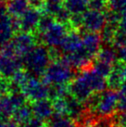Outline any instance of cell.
<instances>
[{
	"label": "cell",
	"mask_w": 126,
	"mask_h": 127,
	"mask_svg": "<svg viewBox=\"0 0 126 127\" xmlns=\"http://www.w3.org/2000/svg\"><path fill=\"white\" fill-rule=\"evenodd\" d=\"M19 124L13 119L0 118V127H18Z\"/></svg>",
	"instance_id": "obj_28"
},
{
	"label": "cell",
	"mask_w": 126,
	"mask_h": 127,
	"mask_svg": "<svg viewBox=\"0 0 126 127\" xmlns=\"http://www.w3.org/2000/svg\"><path fill=\"white\" fill-rule=\"evenodd\" d=\"M79 127H96V126H95L94 124H85V125H82V126H79Z\"/></svg>",
	"instance_id": "obj_35"
},
{
	"label": "cell",
	"mask_w": 126,
	"mask_h": 127,
	"mask_svg": "<svg viewBox=\"0 0 126 127\" xmlns=\"http://www.w3.org/2000/svg\"><path fill=\"white\" fill-rule=\"evenodd\" d=\"M88 8L106 11L108 8V0H88Z\"/></svg>",
	"instance_id": "obj_26"
},
{
	"label": "cell",
	"mask_w": 126,
	"mask_h": 127,
	"mask_svg": "<svg viewBox=\"0 0 126 127\" xmlns=\"http://www.w3.org/2000/svg\"><path fill=\"white\" fill-rule=\"evenodd\" d=\"M47 127H78L76 122L68 115L54 113L47 121Z\"/></svg>",
	"instance_id": "obj_15"
},
{
	"label": "cell",
	"mask_w": 126,
	"mask_h": 127,
	"mask_svg": "<svg viewBox=\"0 0 126 127\" xmlns=\"http://www.w3.org/2000/svg\"><path fill=\"white\" fill-rule=\"evenodd\" d=\"M68 26L67 24L61 23L60 21H54V23L46 32L40 33L41 40L44 43V45L48 48H53V49H58L59 47H61L63 41L69 32Z\"/></svg>",
	"instance_id": "obj_4"
},
{
	"label": "cell",
	"mask_w": 126,
	"mask_h": 127,
	"mask_svg": "<svg viewBox=\"0 0 126 127\" xmlns=\"http://www.w3.org/2000/svg\"><path fill=\"white\" fill-rule=\"evenodd\" d=\"M107 9L115 12L121 19L126 18V0H108Z\"/></svg>",
	"instance_id": "obj_22"
},
{
	"label": "cell",
	"mask_w": 126,
	"mask_h": 127,
	"mask_svg": "<svg viewBox=\"0 0 126 127\" xmlns=\"http://www.w3.org/2000/svg\"><path fill=\"white\" fill-rule=\"evenodd\" d=\"M64 5L70 14H84L88 8V0H64Z\"/></svg>",
	"instance_id": "obj_19"
},
{
	"label": "cell",
	"mask_w": 126,
	"mask_h": 127,
	"mask_svg": "<svg viewBox=\"0 0 126 127\" xmlns=\"http://www.w3.org/2000/svg\"><path fill=\"white\" fill-rule=\"evenodd\" d=\"M75 76L74 69L61 59H54L46 68L42 79L48 85L58 84H70Z\"/></svg>",
	"instance_id": "obj_2"
},
{
	"label": "cell",
	"mask_w": 126,
	"mask_h": 127,
	"mask_svg": "<svg viewBox=\"0 0 126 127\" xmlns=\"http://www.w3.org/2000/svg\"><path fill=\"white\" fill-rule=\"evenodd\" d=\"M32 109L33 112V116L37 117L43 121H48L53 114L55 113L54 107H53L52 100L48 98L37 100L32 102Z\"/></svg>",
	"instance_id": "obj_14"
},
{
	"label": "cell",
	"mask_w": 126,
	"mask_h": 127,
	"mask_svg": "<svg viewBox=\"0 0 126 127\" xmlns=\"http://www.w3.org/2000/svg\"><path fill=\"white\" fill-rule=\"evenodd\" d=\"M119 94L120 95H124V96H126V80L123 83V85H122L121 89L119 90Z\"/></svg>",
	"instance_id": "obj_34"
},
{
	"label": "cell",
	"mask_w": 126,
	"mask_h": 127,
	"mask_svg": "<svg viewBox=\"0 0 126 127\" xmlns=\"http://www.w3.org/2000/svg\"><path fill=\"white\" fill-rule=\"evenodd\" d=\"M16 109H17L12 102L9 94H7L0 100V118H10Z\"/></svg>",
	"instance_id": "obj_20"
},
{
	"label": "cell",
	"mask_w": 126,
	"mask_h": 127,
	"mask_svg": "<svg viewBox=\"0 0 126 127\" xmlns=\"http://www.w3.org/2000/svg\"><path fill=\"white\" fill-rule=\"evenodd\" d=\"M107 24L105 11L88 8L83 14V28L88 32H100Z\"/></svg>",
	"instance_id": "obj_8"
},
{
	"label": "cell",
	"mask_w": 126,
	"mask_h": 127,
	"mask_svg": "<svg viewBox=\"0 0 126 127\" xmlns=\"http://www.w3.org/2000/svg\"><path fill=\"white\" fill-rule=\"evenodd\" d=\"M46 127H47V124H46Z\"/></svg>",
	"instance_id": "obj_37"
},
{
	"label": "cell",
	"mask_w": 126,
	"mask_h": 127,
	"mask_svg": "<svg viewBox=\"0 0 126 127\" xmlns=\"http://www.w3.org/2000/svg\"><path fill=\"white\" fill-rule=\"evenodd\" d=\"M41 17L42 11L39 8L30 7L24 12V14L18 19L19 29L21 32H33V31L37 30Z\"/></svg>",
	"instance_id": "obj_10"
},
{
	"label": "cell",
	"mask_w": 126,
	"mask_h": 127,
	"mask_svg": "<svg viewBox=\"0 0 126 127\" xmlns=\"http://www.w3.org/2000/svg\"><path fill=\"white\" fill-rule=\"evenodd\" d=\"M118 31L126 34V18H123L120 21L118 24Z\"/></svg>",
	"instance_id": "obj_33"
},
{
	"label": "cell",
	"mask_w": 126,
	"mask_h": 127,
	"mask_svg": "<svg viewBox=\"0 0 126 127\" xmlns=\"http://www.w3.org/2000/svg\"><path fill=\"white\" fill-rule=\"evenodd\" d=\"M21 91L31 102L49 97V85L43 79L40 80L38 77L32 74L28 80L21 85Z\"/></svg>",
	"instance_id": "obj_3"
},
{
	"label": "cell",
	"mask_w": 126,
	"mask_h": 127,
	"mask_svg": "<svg viewBox=\"0 0 126 127\" xmlns=\"http://www.w3.org/2000/svg\"><path fill=\"white\" fill-rule=\"evenodd\" d=\"M33 117V112H32V109L31 105L25 104L23 106L18 108L15 110L14 114L12 115V119L17 123L18 124H25L26 122H28L30 119Z\"/></svg>",
	"instance_id": "obj_17"
},
{
	"label": "cell",
	"mask_w": 126,
	"mask_h": 127,
	"mask_svg": "<svg viewBox=\"0 0 126 127\" xmlns=\"http://www.w3.org/2000/svg\"><path fill=\"white\" fill-rule=\"evenodd\" d=\"M52 60V53L48 47L45 45H37L22 58V63L29 73L39 77L43 76Z\"/></svg>",
	"instance_id": "obj_1"
},
{
	"label": "cell",
	"mask_w": 126,
	"mask_h": 127,
	"mask_svg": "<svg viewBox=\"0 0 126 127\" xmlns=\"http://www.w3.org/2000/svg\"><path fill=\"white\" fill-rule=\"evenodd\" d=\"M83 47V39L81 33L76 29H70V31L68 32L64 39L60 48L63 51V54H70L76 52Z\"/></svg>",
	"instance_id": "obj_13"
},
{
	"label": "cell",
	"mask_w": 126,
	"mask_h": 127,
	"mask_svg": "<svg viewBox=\"0 0 126 127\" xmlns=\"http://www.w3.org/2000/svg\"><path fill=\"white\" fill-rule=\"evenodd\" d=\"M10 46L16 56L23 58L36 45V37L32 32H21L17 33L10 41Z\"/></svg>",
	"instance_id": "obj_6"
},
{
	"label": "cell",
	"mask_w": 126,
	"mask_h": 127,
	"mask_svg": "<svg viewBox=\"0 0 126 127\" xmlns=\"http://www.w3.org/2000/svg\"><path fill=\"white\" fill-rule=\"evenodd\" d=\"M55 21L56 20H55V18L53 16L45 13L44 15H42V17L40 19V21H39L38 23V27H37V32L39 33L45 32L54 23Z\"/></svg>",
	"instance_id": "obj_25"
},
{
	"label": "cell",
	"mask_w": 126,
	"mask_h": 127,
	"mask_svg": "<svg viewBox=\"0 0 126 127\" xmlns=\"http://www.w3.org/2000/svg\"><path fill=\"white\" fill-rule=\"evenodd\" d=\"M69 91L71 95L82 102H85L94 93L84 74L80 72L69 84Z\"/></svg>",
	"instance_id": "obj_9"
},
{
	"label": "cell",
	"mask_w": 126,
	"mask_h": 127,
	"mask_svg": "<svg viewBox=\"0 0 126 127\" xmlns=\"http://www.w3.org/2000/svg\"><path fill=\"white\" fill-rule=\"evenodd\" d=\"M3 82H4V78L2 77V75L0 74V85H1V84H2Z\"/></svg>",
	"instance_id": "obj_36"
},
{
	"label": "cell",
	"mask_w": 126,
	"mask_h": 127,
	"mask_svg": "<svg viewBox=\"0 0 126 127\" xmlns=\"http://www.w3.org/2000/svg\"><path fill=\"white\" fill-rule=\"evenodd\" d=\"M52 103L55 113L68 115V103H67L66 96L65 97H59V98L53 99Z\"/></svg>",
	"instance_id": "obj_24"
},
{
	"label": "cell",
	"mask_w": 126,
	"mask_h": 127,
	"mask_svg": "<svg viewBox=\"0 0 126 127\" xmlns=\"http://www.w3.org/2000/svg\"><path fill=\"white\" fill-rule=\"evenodd\" d=\"M94 59L97 60L104 61V62H107V63L113 64L116 60H118V58H117V50H116V48H114V46H104L99 49L98 53L96 54Z\"/></svg>",
	"instance_id": "obj_18"
},
{
	"label": "cell",
	"mask_w": 126,
	"mask_h": 127,
	"mask_svg": "<svg viewBox=\"0 0 126 127\" xmlns=\"http://www.w3.org/2000/svg\"><path fill=\"white\" fill-rule=\"evenodd\" d=\"M8 94V83H2L0 85V100Z\"/></svg>",
	"instance_id": "obj_31"
},
{
	"label": "cell",
	"mask_w": 126,
	"mask_h": 127,
	"mask_svg": "<svg viewBox=\"0 0 126 127\" xmlns=\"http://www.w3.org/2000/svg\"><path fill=\"white\" fill-rule=\"evenodd\" d=\"M22 58L0 53V74L4 79L10 80L17 72L22 70Z\"/></svg>",
	"instance_id": "obj_7"
},
{
	"label": "cell",
	"mask_w": 126,
	"mask_h": 127,
	"mask_svg": "<svg viewBox=\"0 0 126 127\" xmlns=\"http://www.w3.org/2000/svg\"><path fill=\"white\" fill-rule=\"evenodd\" d=\"M64 7V0H45L42 10L44 13L55 17Z\"/></svg>",
	"instance_id": "obj_21"
},
{
	"label": "cell",
	"mask_w": 126,
	"mask_h": 127,
	"mask_svg": "<svg viewBox=\"0 0 126 127\" xmlns=\"http://www.w3.org/2000/svg\"><path fill=\"white\" fill-rule=\"evenodd\" d=\"M7 6L9 14L14 18L19 19L24 14L30 5L28 0H8Z\"/></svg>",
	"instance_id": "obj_16"
},
{
	"label": "cell",
	"mask_w": 126,
	"mask_h": 127,
	"mask_svg": "<svg viewBox=\"0 0 126 127\" xmlns=\"http://www.w3.org/2000/svg\"><path fill=\"white\" fill-rule=\"evenodd\" d=\"M82 39L84 50L91 58L94 59L99 49L101 48L100 45L102 43V39L100 32L85 31L82 35Z\"/></svg>",
	"instance_id": "obj_12"
},
{
	"label": "cell",
	"mask_w": 126,
	"mask_h": 127,
	"mask_svg": "<svg viewBox=\"0 0 126 127\" xmlns=\"http://www.w3.org/2000/svg\"><path fill=\"white\" fill-rule=\"evenodd\" d=\"M116 50H117V58H118V60L126 64V46L118 47V48H116Z\"/></svg>",
	"instance_id": "obj_29"
},
{
	"label": "cell",
	"mask_w": 126,
	"mask_h": 127,
	"mask_svg": "<svg viewBox=\"0 0 126 127\" xmlns=\"http://www.w3.org/2000/svg\"><path fill=\"white\" fill-rule=\"evenodd\" d=\"M120 94L118 91L106 89L102 92L101 97L99 100L96 109L95 115L96 116H105V115H112L118 110L119 105Z\"/></svg>",
	"instance_id": "obj_5"
},
{
	"label": "cell",
	"mask_w": 126,
	"mask_h": 127,
	"mask_svg": "<svg viewBox=\"0 0 126 127\" xmlns=\"http://www.w3.org/2000/svg\"><path fill=\"white\" fill-rule=\"evenodd\" d=\"M120 127H126V111H117Z\"/></svg>",
	"instance_id": "obj_30"
},
{
	"label": "cell",
	"mask_w": 126,
	"mask_h": 127,
	"mask_svg": "<svg viewBox=\"0 0 126 127\" xmlns=\"http://www.w3.org/2000/svg\"><path fill=\"white\" fill-rule=\"evenodd\" d=\"M108 88L118 91L126 80V64L117 60L113 63L112 70L106 78Z\"/></svg>",
	"instance_id": "obj_11"
},
{
	"label": "cell",
	"mask_w": 126,
	"mask_h": 127,
	"mask_svg": "<svg viewBox=\"0 0 126 127\" xmlns=\"http://www.w3.org/2000/svg\"><path fill=\"white\" fill-rule=\"evenodd\" d=\"M46 124L45 123V121L39 119L37 117H32V119L26 122L25 124L21 125V127H46Z\"/></svg>",
	"instance_id": "obj_27"
},
{
	"label": "cell",
	"mask_w": 126,
	"mask_h": 127,
	"mask_svg": "<svg viewBox=\"0 0 126 127\" xmlns=\"http://www.w3.org/2000/svg\"><path fill=\"white\" fill-rule=\"evenodd\" d=\"M112 66H113V64L107 63V62L97 60L95 59L93 62V70L104 78H107L109 76V74L110 73V71L112 70Z\"/></svg>",
	"instance_id": "obj_23"
},
{
	"label": "cell",
	"mask_w": 126,
	"mask_h": 127,
	"mask_svg": "<svg viewBox=\"0 0 126 127\" xmlns=\"http://www.w3.org/2000/svg\"><path fill=\"white\" fill-rule=\"evenodd\" d=\"M28 1L30 7H36L39 9H42V7L44 5V2H45V0H28Z\"/></svg>",
	"instance_id": "obj_32"
}]
</instances>
